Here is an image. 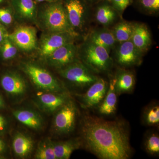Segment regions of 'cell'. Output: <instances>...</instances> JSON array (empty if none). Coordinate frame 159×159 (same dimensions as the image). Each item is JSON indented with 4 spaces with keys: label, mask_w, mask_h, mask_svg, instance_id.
Instances as JSON below:
<instances>
[{
    "label": "cell",
    "mask_w": 159,
    "mask_h": 159,
    "mask_svg": "<svg viewBox=\"0 0 159 159\" xmlns=\"http://www.w3.org/2000/svg\"><path fill=\"white\" fill-rule=\"evenodd\" d=\"M81 134L86 148L99 158L130 157L129 134L121 121H107L87 115L81 122Z\"/></svg>",
    "instance_id": "obj_1"
},
{
    "label": "cell",
    "mask_w": 159,
    "mask_h": 159,
    "mask_svg": "<svg viewBox=\"0 0 159 159\" xmlns=\"http://www.w3.org/2000/svg\"><path fill=\"white\" fill-rule=\"evenodd\" d=\"M78 57L94 73L107 72L112 66V59L106 49L86 40L78 48Z\"/></svg>",
    "instance_id": "obj_2"
},
{
    "label": "cell",
    "mask_w": 159,
    "mask_h": 159,
    "mask_svg": "<svg viewBox=\"0 0 159 159\" xmlns=\"http://www.w3.org/2000/svg\"><path fill=\"white\" fill-rule=\"evenodd\" d=\"M40 21L50 32H67L77 38L79 35L72 29L63 5L60 2L50 4L41 12Z\"/></svg>",
    "instance_id": "obj_3"
},
{
    "label": "cell",
    "mask_w": 159,
    "mask_h": 159,
    "mask_svg": "<svg viewBox=\"0 0 159 159\" xmlns=\"http://www.w3.org/2000/svg\"><path fill=\"white\" fill-rule=\"evenodd\" d=\"M21 69L39 89L45 92L63 93L61 84L45 69L31 62L22 63Z\"/></svg>",
    "instance_id": "obj_4"
},
{
    "label": "cell",
    "mask_w": 159,
    "mask_h": 159,
    "mask_svg": "<svg viewBox=\"0 0 159 159\" xmlns=\"http://www.w3.org/2000/svg\"><path fill=\"white\" fill-rule=\"evenodd\" d=\"M59 73L69 82L82 88L90 86L99 78L80 60L59 70Z\"/></svg>",
    "instance_id": "obj_5"
},
{
    "label": "cell",
    "mask_w": 159,
    "mask_h": 159,
    "mask_svg": "<svg viewBox=\"0 0 159 159\" xmlns=\"http://www.w3.org/2000/svg\"><path fill=\"white\" fill-rule=\"evenodd\" d=\"M77 111L73 100L69 99L55 111L53 122V129L57 134H70L74 130Z\"/></svg>",
    "instance_id": "obj_6"
},
{
    "label": "cell",
    "mask_w": 159,
    "mask_h": 159,
    "mask_svg": "<svg viewBox=\"0 0 159 159\" xmlns=\"http://www.w3.org/2000/svg\"><path fill=\"white\" fill-rule=\"evenodd\" d=\"M63 5L70 25L79 35L80 32L85 31L88 22L86 7L81 0H66Z\"/></svg>",
    "instance_id": "obj_7"
},
{
    "label": "cell",
    "mask_w": 159,
    "mask_h": 159,
    "mask_svg": "<svg viewBox=\"0 0 159 159\" xmlns=\"http://www.w3.org/2000/svg\"><path fill=\"white\" fill-rule=\"evenodd\" d=\"M49 65L58 70L79 60L78 48L74 43L61 46L46 58Z\"/></svg>",
    "instance_id": "obj_8"
},
{
    "label": "cell",
    "mask_w": 159,
    "mask_h": 159,
    "mask_svg": "<svg viewBox=\"0 0 159 159\" xmlns=\"http://www.w3.org/2000/svg\"><path fill=\"white\" fill-rule=\"evenodd\" d=\"M76 37L67 32H50L44 35L41 40L39 54L47 58L54 51L61 46L74 43Z\"/></svg>",
    "instance_id": "obj_9"
},
{
    "label": "cell",
    "mask_w": 159,
    "mask_h": 159,
    "mask_svg": "<svg viewBox=\"0 0 159 159\" xmlns=\"http://www.w3.org/2000/svg\"><path fill=\"white\" fill-rule=\"evenodd\" d=\"M114 49L116 61L122 66L139 65L142 62L143 54L137 49L130 40L119 43Z\"/></svg>",
    "instance_id": "obj_10"
},
{
    "label": "cell",
    "mask_w": 159,
    "mask_h": 159,
    "mask_svg": "<svg viewBox=\"0 0 159 159\" xmlns=\"http://www.w3.org/2000/svg\"><path fill=\"white\" fill-rule=\"evenodd\" d=\"M7 36L15 45L22 51H30L36 48V31L33 27H19L11 34H7Z\"/></svg>",
    "instance_id": "obj_11"
},
{
    "label": "cell",
    "mask_w": 159,
    "mask_h": 159,
    "mask_svg": "<svg viewBox=\"0 0 159 159\" xmlns=\"http://www.w3.org/2000/svg\"><path fill=\"white\" fill-rule=\"evenodd\" d=\"M69 99L65 93L46 92L40 93L35 99L36 104L42 110L48 113L56 111Z\"/></svg>",
    "instance_id": "obj_12"
},
{
    "label": "cell",
    "mask_w": 159,
    "mask_h": 159,
    "mask_svg": "<svg viewBox=\"0 0 159 159\" xmlns=\"http://www.w3.org/2000/svg\"><path fill=\"white\" fill-rule=\"evenodd\" d=\"M108 88V83L102 78H99L83 95L84 105L91 108L99 105L105 97Z\"/></svg>",
    "instance_id": "obj_13"
},
{
    "label": "cell",
    "mask_w": 159,
    "mask_h": 159,
    "mask_svg": "<svg viewBox=\"0 0 159 159\" xmlns=\"http://www.w3.org/2000/svg\"><path fill=\"white\" fill-rule=\"evenodd\" d=\"M1 84L7 93L15 97L22 96L27 91L25 80L16 72H8L3 75L1 78Z\"/></svg>",
    "instance_id": "obj_14"
},
{
    "label": "cell",
    "mask_w": 159,
    "mask_h": 159,
    "mask_svg": "<svg viewBox=\"0 0 159 159\" xmlns=\"http://www.w3.org/2000/svg\"><path fill=\"white\" fill-rule=\"evenodd\" d=\"M130 40L142 54L146 53L152 44L151 36L147 25L143 23H134Z\"/></svg>",
    "instance_id": "obj_15"
},
{
    "label": "cell",
    "mask_w": 159,
    "mask_h": 159,
    "mask_svg": "<svg viewBox=\"0 0 159 159\" xmlns=\"http://www.w3.org/2000/svg\"><path fill=\"white\" fill-rule=\"evenodd\" d=\"M86 40L104 48L109 53L114 50L118 43L112 30L107 28L91 31Z\"/></svg>",
    "instance_id": "obj_16"
},
{
    "label": "cell",
    "mask_w": 159,
    "mask_h": 159,
    "mask_svg": "<svg viewBox=\"0 0 159 159\" xmlns=\"http://www.w3.org/2000/svg\"><path fill=\"white\" fill-rule=\"evenodd\" d=\"M115 79V89L118 95L129 93L133 90L135 79L131 71L120 69L117 71Z\"/></svg>",
    "instance_id": "obj_17"
},
{
    "label": "cell",
    "mask_w": 159,
    "mask_h": 159,
    "mask_svg": "<svg viewBox=\"0 0 159 159\" xmlns=\"http://www.w3.org/2000/svg\"><path fill=\"white\" fill-rule=\"evenodd\" d=\"M13 116L19 122L29 128L39 130L42 127L43 120L39 114L34 111L27 109L15 111Z\"/></svg>",
    "instance_id": "obj_18"
},
{
    "label": "cell",
    "mask_w": 159,
    "mask_h": 159,
    "mask_svg": "<svg viewBox=\"0 0 159 159\" xmlns=\"http://www.w3.org/2000/svg\"><path fill=\"white\" fill-rule=\"evenodd\" d=\"M34 147V142L29 136L18 132L15 134L12 140V148L17 157H26L31 153Z\"/></svg>",
    "instance_id": "obj_19"
},
{
    "label": "cell",
    "mask_w": 159,
    "mask_h": 159,
    "mask_svg": "<svg viewBox=\"0 0 159 159\" xmlns=\"http://www.w3.org/2000/svg\"><path fill=\"white\" fill-rule=\"evenodd\" d=\"M117 93L115 89V79L110 80L108 88L104 99L99 107V112L102 115H112L116 110Z\"/></svg>",
    "instance_id": "obj_20"
},
{
    "label": "cell",
    "mask_w": 159,
    "mask_h": 159,
    "mask_svg": "<svg viewBox=\"0 0 159 159\" xmlns=\"http://www.w3.org/2000/svg\"><path fill=\"white\" fill-rule=\"evenodd\" d=\"M19 17L25 20H33L36 16V8L33 0H12Z\"/></svg>",
    "instance_id": "obj_21"
},
{
    "label": "cell",
    "mask_w": 159,
    "mask_h": 159,
    "mask_svg": "<svg viewBox=\"0 0 159 159\" xmlns=\"http://www.w3.org/2000/svg\"><path fill=\"white\" fill-rule=\"evenodd\" d=\"M81 142L79 140L53 142V148L56 159H68L73 152L78 149Z\"/></svg>",
    "instance_id": "obj_22"
},
{
    "label": "cell",
    "mask_w": 159,
    "mask_h": 159,
    "mask_svg": "<svg viewBox=\"0 0 159 159\" xmlns=\"http://www.w3.org/2000/svg\"><path fill=\"white\" fill-rule=\"evenodd\" d=\"M118 16V12L110 4H104L97 8L95 18L99 24L107 27L115 21Z\"/></svg>",
    "instance_id": "obj_23"
},
{
    "label": "cell",
    "mask_w": 159,
    "mask_h": 159,
    "mask_svg": "<svg viewBox=\"0 0 159 159\" xmlns=\"http://www.w3.org/2000/svg\"><path fill=\"white\" fill-rule=\"evenodd\" d=\"M134 24L122 20L115 25L112 31L118 43L130 40L133 33Z\"/></svg>",
    "instance_id": "obj_24"
},
{
    "label": "cell",
    "mask_w": 159,
    "mask_h": 159,
    "mask_svg": "<svg viewBox=\"0 0 159 159\" xmlns=\"http://www.w3.org/2000/svg\"><path fill=\"white\" fill-rule=\"evenodd\" d=\"M37 159H56L53 148V142L49 139L43 140L39 143L34 154Z\"/></svg>",
    "instance_id": "obj_25"
},
{
    "label": "cell",
    "mask_w": 159,
    "mask_h": 159,
    "mask_svg": "<svg viewBox=\"0 0 159 159\" xmlns=\"http://www.w3.org/2000/svg\"><path fill=\"white\" fill-rule=\"evenodd\" d=\"M0 47L1 55L3 59H12L17 54V47L9 39L7 34L0 44Z\"/></svg>",
    "instance_id": "obj_26"
},
{
    "label": "cell",
    "mask_w": 159,
    "mask_h": 159,
    "mask_svg": "<svg viewBox=\"0 0 159 159\" xmlns=\"http://www.w3.org/2000/svg\"><path fill=\"white\" fill-rule=\"evenodd\" d=\"M144 122L148 125H158L159 123V107L153 104L146 109L144 113Z\"/></svg>",
    "instance_id": "obj_27"
},
{
    "label": "cell",
    "mask_w": 159,
    "mask_h": 159,
    "mask_svg": "<svg viewBox=\"0 0 159 159\" xmlns=\"http://www.w3.org/2000/svg\"><path fill=\"white\" fill-rule=\"evenodd\" d=\"M145 148L147 152L152 155L159 154V137L157 134L148 136L145 140Z\"/></svg>",
    "instance_id": "obj_28"
},
{
    "label": "cell",
    "mask_w": 159,
    "mask_h": 159,
    "mask_svg": "<svg viewBox=\"0 0 159 159\" xmlns=\"http://www.w3.org/2000/svg\"><path fill=\"white\" fill-rule=\"evenodd\" d=\"M139 7L147 14H155L158 12L159 0H139Z\"/></svg>",
    "instance_id": "obj_29"
},
{
    "label": "cell",
    "mask_w": 159,
    "mask_h": 159,
    "mask_svg": "<svg viewBox=\"0 0 159 159\" xmlns=\"http://www.w3.org/2000/svg\"><path fill=\"white\" fill-rule=\"evenodd\" d=\"M107 1L118 12L119 16H122L123 11L132 2V0H108Z\"/></svg>",
    "instance_id": "obj_30"
},
{
    "label": "cell",
    "mask_w": 159,
    "mask_h": 159,
    "mask_svg": "<svg viewBox=\"0 0 159 159\" xmlns=\"http://www.w3.org/2000/svg\"><path fill=\"white\" fill-rule=\"evenodd\" d=\"M13 20L12 15L8 9H0V22L6 25H9Z\"/></svg>",
    "instance_id": "obj_31"
},
{
    "label": "cell",
    "mask_w": 159,
    "mask_h": 159,
    "mask_svg": "<svg viewBox=\"0 0 159 159\" xmlns=\"http://www.w3.org/2000/svg\"><path fill=\"white\" fill-rule=\"evenodd\" d=\"M7 127V122L6 118L0 115V133H2L6 130Z\"/></svg>",
    "instance_id": "obj_32"
},
{
    "label": "cell",
    "mask_w": 159,
    "mask_h": 159,
    "mask_svg": "<svg viewBox=\"0 0 159 159\" xmlns=\"http://www.w3.org/2000/svg\"><path fill=\"white\" fill-rule=\"evenodd\" d=\"M6 149V144L5 142L0 138V155L5 151Z\"/></svg>",
    "instance_id": "obj_33"
},
{
    "label": "cell",
    "mask_w": 159,
    "mask_h": 159,
    "mask_svg": "<svg viewBox=\"0 0 159 159\" xmlns=\"http://www.w3.org/2000/svg\"><path fill=\"white\" fill-rule=\"evenodd\" d=\"M7 34V33H5L2 27L0 25V44L2 42Z\"/></svg>",
    "instance_id": "obj_34"
},
{
    "label": "cell",
    "mask_w": 159,
    "mask_h": 159,
    "mask_svg": "<svg viewBox=\"0 0 159 159\" xmlns=\"http://www.w3.org/2000/svg\"><path fill=\"white\" fill-rule=\"evenodd\" d=\"M4 106H5V103H4V100L2 97L0 96V109L4 108Z\"/></svg>",
    "instance_id": "obj_35"
},
{
    "label": "cell",
    "mask_w": 159,
    "mask_h": 159,
    "mask_svg": "<svg viewBox=\"0 0 159 159\" xmlns=\"http://www.w3.org/2000/svg\"><path fill=\"white\" fill-rule=\"evenodd\" d=\"M37 2H49V1H52L53 0H35Z\"/></svg>",
    "instance_id": "obj_36"
},
{
    "label": "cell",
    "mask_w": 159,
    "mask_h": 159,
    "mask_svg": "<svg viewBox=\"0 0 159 159\" xmlns=\"http://www.w3.org/2000/svg\"><path fill=\"white\" fill-rule=\"evenodd\" d=\"M87 1H88L89 2H94V1H95V0H87Z\"/></svg>",
    "instance_id": "obj_37"
},
{
    "label": "cell",
    "mask_w": 159,
    "mask_h": 159,
    "mask_svg": "<svg viewBox=\"0 0 159 159\" xmlns=\"http://www.w3.org/2000/svg\"><path fill=\"white\" fill-rule=\"evenodd\" d=\"M3 157H4L2 156V155H0V159L4 158Z\"/></svg>",
    "instance_id": "obj_38"
},
{
    "label": "cell",
    "mask_w": 159,
    "mask_h": 159,
    "mask_svg": "<svg viewBox=\"0 0 159 159\" xmlns=\"http://www.w3.org/2000/svg\"><path fill=\"white\" fill-rule=\"evenodd\" d=\"M3 2V0H0V3H2Z\"/></svg>",
    "instance_id": "obj_39"
},
{
    "label": "cell",
    "mask_w": 159,
    "mask_h": 159,
    "mask_svg": "<svg viewBox=\"0 0 159 159\" xmlns=\"http://www.w3.org/2000/svg\"><path fill=\"white\" fill-rule=\"evenodd\" d=\"M107 1H108V0H107Z\"/></svg>",
    "instance_id": "obj_40"
}]
</instances>
